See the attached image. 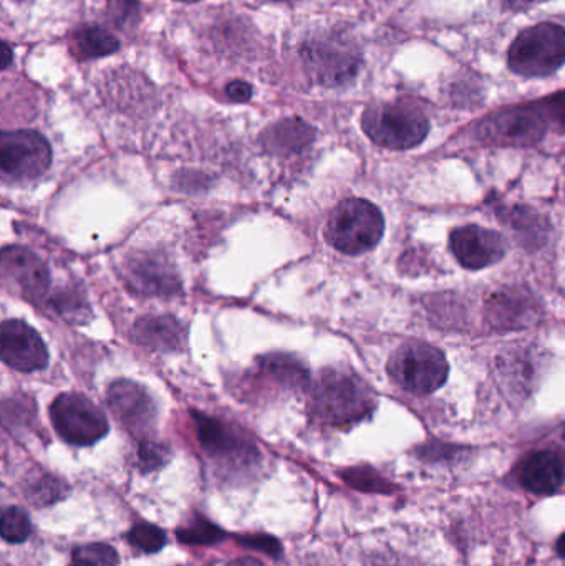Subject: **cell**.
I'll return each mask as SVG.
<instances>
[{"mask_svg":"<svg viewBox=\"0 0 565 566\" xmlns=\"http://www.w3.org/2000/svg\"><path fill=\"white\" fill-rule=\"evenodd\" d=\"M375 406L377 398L370 386L347 369H324L312 386V415L334 428H348L364 421Z\"/></svg>","mask_w":565,"mask_h":566,"instance_id":"6da1fadb","label":"cell"},{"mask_svg":"<svg viewBox=\"0 0 565 566\" xmlns=\"http://www.w3.org/2000/svg\"><path fill=\"white\" fill-rule=\"evenodd\" d=\"M305 72L324 88L350 85L360 73L364 55L350 35L328 30L308 36L301 46Z\"/></svg>","mask_w":565,"mask_h":566,"instance_id":"7a4b0ae2","label":"cell"},{"mask_svg":"<svg viewBox=\"0 0 565 566\" xmlns=\"http://www.w3.org/2000/svg\"><path fill=\"white\" fill-rule=\"evenodd\" d=\"M362 128L375 145L404 151L425 142L430 122L420 106L398 99L368 106L362 115Z\"/></svg>","mask_w":565,"mask_h":566,"instance_id":"3957f363","label":"cell"},{"mask_svg":"<svg viewBox=\"0 0 565 566\" xmlns=\"http://www.w3.org/2000/svg\"><path fill=\"white\" fill-rule=\"evenodd\" d=\"M385 231L384 216L365 199H345L332 211L325 238L342 254L360 255L372 251Z\"/></svg>","mask_w":565,"mask_h":566,"instance_id":"277c9868","label":"cell"},{"mask_svg":"<svg viewBox=\"0 0 565 566\" xmlns=\"http://www.w3.org/2000/svg\"><path fill=\"white\" fill-rule=\"evenodd\" d=\"M565 63V29L543 22L523 30L510 46L508 65L524 78L553 75Z\"/></svg>","mask_w":565,"mask_h":566,"instance_id":"5b68a950","label":"cell"},{"mask_svg":"<svg viewBox=\"0 0 565 566\" xmlns=\"http://www.w3.org/2000/svg\"><path fill=\"white\" fill-rule=\"evenodd\" d=\"M388 373L405 391L430 395L447 381L448 361L435 346L408 342L395 349L388 361Z\"/></svg>","mask_w":565,"mask_h":566,"instance_id":"8992f818","label":"cell"},{"mask_svg":"<svg viewBox=\"0 0 565 566\" xmlns=\"http://www.w3.org/2000/svg\"><path fill=\"white\" fill-rule=\"evenodd\" d=\"M52 165V148L33 129H10L0 136V176L10 185L33 181Z\"/></svg>","mask_w":565,"mask_h":566,"instance_id":"52a82bcc","label":"cell"},{"mask_svg":"<svg viewBox=\"0 0 565 566\" xmlns=\"http://www.w3.org/2000/svg\"><path fill=\"white\" fill-rule=\"evenodd\" d=\"M56 434L72 446L95 444L108 434V421L102 409L86 396L76 392L60 395L50 408Z\"/></svg>","mask_w":565,"mask_h":566,"instance_id":"ba28073f","label":"cell"},{"mask_svg":"<svg viewBox=\"0 0 565 566\" xmlns=\"http://www.w3.org/2000/svg\"><path fill=\"white\" fill-rule=\"evenodd\" d=\"M550 122L540 102L514 106L493 113L478 125V138L484 143L503 146H533L550 129Z\"/></svg>","mask_w":565,"mask_h":566,"instance_id":"9c48e42d","label":"cell"},{"mask_svg":"<svg viewBox=\"0 0 565 566\" xmlns=\"http://www.w3.org/2000/svg\"><path fill=\"white\" fill-rule=\"evenodd\" d=\"M2 361L19 373L40 371L49 363V349L42 336L22 319L2 323Z\"/></svg>","mask_w":565,"mask_h":566,"instance_id":"30bf717a","label":"cell"},{"mask_svg":"<svg viewBox=\"0 0 565 566\" xmlns=\"http://www.w3.org/2000/svg\"><path fill=\"white\" fill-rule=\"evenodd\" d=\"M2 277L23 298L39 300L50 286V272L45 262L29 249L7 245L2 251Z\"/></svg>","mask_w":565,"mask_h":566,"instance_id":"8fae6325","label":"cell"},{"mask_svg":"<svg viewBox=\"0 0 565 566\" xmlns=\"http://www.w3.org/2000/svg\"><path fill=\"white\" fill-rule=\"evenodd\" d=\"M450 248L464 269L480 271L498 264L506 254V242L498 232L480 226H464L453 231Z\"/></svg>","mask_w":565,"mask_h":566,"instance_id":"7c38bea8","label":"cell"},{"mask_svg":"<svg viewBox=\"0 0 565 566\" xmlns=\"http://www.w3.org/2000/svg\"><path fill=\"white\" fill-rule=\"evenodd\" d=\"M108 406L116 419L135 434L148 431L156 419V405L149 392L128 379L109 386Z\"/></svg>","mask_w":565,"mask_h":566,"instance_id":"4fadbf2b","label":"cell"},{"mask_svg":"<svg viewBox=\"0 0 565 566\" xmlns=\"http://www.w3.org/2000/svg\"><path fill=\"white\" fill-rule=\"evenodd\" d=\"M192 421H195L199 444L211 458L226 459V461H238V459L251 461L254 446L249 444L234 429L202 412L192 411Z\"/></svg>","mask_w":565,"mask_h":566,"instance_id":"5bb4252c","label":"cell"},{"mask_svg":"<svg viewBox=\"0 0 565 566\" xmlns=\"http://www.w3.org/2000/svg\"><path fill=\"white\" fill-rule=\"evenodd\" d=\"M540 306L526 289H503L488 300V319L494 328L517 329L533 325Z\"/></svg>","mask_w":565,"mask_h":566,"instance_id":"9a60e30c","label":"cell"},{"mask_svg":"<svg viewBox=\"0 0 565 566\" xmlns=\"http://www.w3.org/2000/svg\"><path fill=\"white\" fill-rule=\"evenodd\" d=\"M521 485L537 495L554 494L565 481V454L540 451L524 459L520 468Z\"/></svg>","mask_w":565,"mask_h":566,"instance_id":"2e32d148","label":"cell"},{"mask_svg":"<svg viewBox=\"0 0 565 566\" xmlns=\"http://www.w3.org/2000/svg\"><path fill=\"white\" fill-rule=\"evenodd\" d=\"M128 282L133 289L146 295H172L178 292L179 281L171 265L159 255H136L129 261Z\"/></svg>","mask_w":565,"mask_h":566,"instance_id":"e0dca14e","label":"cell"},{"mask_svg":"<svg viewBox=\"0 0 565 566\" xmlns=\"http://www.w3.org/2000/svg\"><path fill=\"white\" fill-rule=\"evenodd\" d=\"M136 342L156 352H176L185 343L181 323L169 315H153L136 322L133 328Z\"/></svg>","mask_w":565,"mask_h":566,"instance_id":"ac0fdd59","label":"cell"},{"mask_svg":"<svg viewBox=\"0 0 565 566\" xmlns=\"http://www.w3.org/2000/svg\"><path fill=\"white\" fill-rule=\"evenodd\" d=\"M315 129L301 118H287L274 123L261 135V143L268 151L291 155L301 151L314 142Z\"/></svg>","mask_w":565,"mask_h":566,"instance_id":"d6986e66","label":"cell"},{"mask_svg":"<svg viewBox=\"0 0 565 566\" xmlns=\"http://www.w3.org/2000/svg\"><path fill=\"white\" fill-rule=\"evenodd\" d=\"M122 49L119 40L105 27L85 25L76 29L69 40V50L76 62H88L115 55Z\"/></svg>","mask_w":565,"mask_h":566,"instance_id":"ffe728a7","label":"cell"},{"mask_svg":"<svg viewBox=\"0 0 565 566\" xmlns=\"http://www.w3.org/2000/svg\"><path fill=\"white\" fill-rule=\"evenodd\" d=\"M262 368L269 375L275 376L279 381L291 388H304L308 382V373L301 361L289 355H271L265 356Z\"/></svg>","mask_w":565,"mask_h":566,"instance_id":"44dd1931","label":"cell"},{"mask_svg":"<svg viewBox=\"0 0 565 566\" xmlns=\"http://www.w3.org/2000/svg\"><path fill=\"white\" fill-rule=\"evenodd\" d=\"M66 485L55 475L40 474L33 481H30L25 488V497L32 502L35 507H45V505L55 504L60 499L65 497Z\"/></svg>","mask_w":565,"mask_h":566,"instance_id":"7402d4cb","label":"cell"},{"mask_svg":"<svg viewBox=\"0 0 565 566\" xmlns=\"http://www.w3.org/2000/svg\"><path fill=\"white\" fill-rule=\"evenodd\" d=\"M176 537L185 545H212L226 538V532L206 518L196 517L185 527L178 528Z\"/></svg>","mask_w":565,"mask_h":566,"instance_id":"603a6c76","label":"cell"},{"mask_svg":"<svg viewBox=\"0 0 565 566\" xmlns=\"http://www.w3.org/2000/svg\"><path fill=\"white\" fill-rule=\"evenodd\" d=\"M106 19L116 29L132 32L142 20V2L139 0H106Z\"/></svg>","mask_w":565,"mask_h":566,"instance_id":"cb8c5ba5","label":"cell"},{"mask_svg":"<svg viewBox=\"0 0 565 566\" xmlns=\"http://www.w3.org/2000/svg\"><path fill=\"white\" fill-rule=\"evenodd\" d=\"M0 534L9 544H22L32 534V524H30L29 515L23 509L7 507L2 514L0 522Z\"/></svg>","mask_w":565,"mask_h":566,"instance_id":"d4e9b609","label":"cell"},{"mask_svg":"<svg viewBox=\"0 0 565 566\" xmlns=\"http://www.w3.org/2000/svg\"><path fill=\"white\" fill-rule=\"evenodd\" d=\"M128 542L133 547L138 548L143 554H156L161 551L166 545V534L161 528L156 525L136 524L135 527L129 531Z\"/></svg>","mask_w":565,"mask_h":566,"instance_id":"484cf974","label":"cell"},{"mask_svg":"<svg viewBox=\"0 0 565 566\" xmlns=\"http://www.w3.org/2000/svg\"><path fill=\"white\" fill-rule=\"evenodd\" d=\"M56 312L70 322H85L90 318V306L86 300L75 290L59 293L53 300Z\"/></svg>","mask_w":565,"mask_h":566,"instance_id":"4316f807","label":"cell"},{"mask_svg":"<svg viewBox=\"0 0 565 566\" xmlns=\"http://www.w3.org/2000/svg\"><path fill=\"white\" fill-rule=\"evenodd\" d=\"M73 560L88 566H116L119 564L115 548L106 544H88L73 551Z\"/></svg>","mask_w":565,"mask_h":566,"instance_id":"83f0119b","label":"cell"},{"mask_svg":"<svg viewBox=\"0 0 565 566\" xmlns=\"http://www.w3.org/2000/svg\"><path fill=\"white\" fill-rule=\"evenodd\" d=\"M348 485L367 492H390V485L370 469H352L344 474Z\"/></svg>","mask_w":565,"mask_h":566,"instance_id":"f1b7e54d","label":"cell"},{"mask_svg":"<svg viewBox=\"0 0 565 566\" xmlns=\"http://www.w3.org/2000/svg\"><path fill=\"white\" fill-rule=\"evenodd\" d=\"M138 458L143 471L153 472L166 464L169 458V451L165 446L159 444V442L146 439V441L139 444Z\"/></svg>","mask_w":565,"mask_h":566,"instance_id":"f546056e","label":"cell"},{"mask_svg":"<svg viewBox=\"0 0 565 566\" xmlns=\"http://www.w3.org/2000/svg\"><path fill=\"white\" fill-rule=\"evenodd\" d=\"M239 545L242 547L251 548V551L262 552V554L271 555V557H279L282 554V545L278 538L271 537V535L265 534H248V535H239L238 538Z\"/></svg>","mask_w":565,"mask_h":566,"instance_id":"4dcf8cb0","label":"cell"},{"mask_svg":"<svg viewBox=\"0 0 565 566\" xmlns=\"http://www.w3.org/2000/svg\"><path fill=\"white\" fill-rule=\"evenodd\" d=\"M540 105L550 125L565 133V92L554 93L541 99Z\"/></svg>","mask_w":565,"mask_h":566,"instance_id":"1f68e13d","label":"cell"},{"mask_svg":"<svg viewBox=\"0 0 565 566\" xmlns=\"http://www.w3.org/2000/svg\"><path fill=\"white\" fill-rule=\"evenodd\" d=\"M226 95H228L231 102L248 103L252 95H254V90L244 80H234V82H229L228 86H226Z\"/></svg>","mask_w":565,"mask_h":566,"instance_id":"d6a6232c","label":"cell"},{"mask_svg":"<svg viewBox=\"0 0 565 566\" xmlns=\"http://www.w3.org/2000/svg\"><path fill=\"white\" fill-rule=\"evenodd\" d=\"M2 50H3V59H2V70L9 69L10 65H12L13 62V50L12 46L9 45L7 42H2Z\"/></svg>","mask_w":565,"mask_h":566,"instance_id":"836d02e7","label":"cell"},{"mask_svg":"<svg viewBox=\"0 0 565 566\" xmlns=\"http://www.w3.org/2000/svg\"><path fill=\"white\" fill-rule=\"evenodd\" d=\"M229 566H264L261 562L255 560V558H241V560L232 562Z\"/></svg>","mask_w":565,"mask_h":566,"instance_id":"e575fe53","label":"cell"},{"mask_svg":"<svg viewBox=\"0 0 565 566\" xmlns=\"http://www.w3.org/2000/svg\"><path fill=\"white\" fill-rule=\"evenodd\" d=\"M557 554L565 558V534L561 535L559 542L556 545Z\"/></svg>","mask_w":565,"mask_h":566,"instance_id":"d590c367","label":"cell"},{"mask_svg":"<svg viewBox=\"0 0 565 566\" xmlns=\"http://www.w3.org/2000/svg\"><path fill=\"white\" fill-rule=\"evenodd\" d=\"M508 2L514 3V6H531V3L543 2V0H508Z\"/></svg>","mask_w":565,"mask_h":566,"instance_id":"8d00e7d4","label":"cell"},{"mask_svg":"<svg viewBox=\"0 0 565 566\" xmlns=\"http://www.w3.org/2000/svg\"><path fill=\"white\" fill-rule=\"evenodd\" d=\"M264 2L295 3L299 2V0H264Z\"/></svg>","mask_w":565,"mask_h":566,"instance_id":"74e56055","label":"cell"},{"mask_svg":"<svg viewBox=\"0 0 565 566\" xmlns=\"http://www.w3.org/2000/svg\"><path fill=\"white\" fill-rule=\"evenodd\" d=\"M178 2L195 3V2H201V0H178Z\"/></svg>","mask_w":565,"mask_h":566,"instance_id":"f35d334b","label":"cell"},{"mask_svg":"<svg viewBox=\"0 0 565 566\" xmlns=\"http://www.w3.org/2000/svg\"><path fill=\"white\" fill-rule=\"evenodd\" d=\"M70 566H88V565H85V564H80V562H75V564H73V565H70Z\"/></svg>","mask_w":565,"mask_h":566,"instance_id":"ab89813d","label":"cell"}]
</instances>
